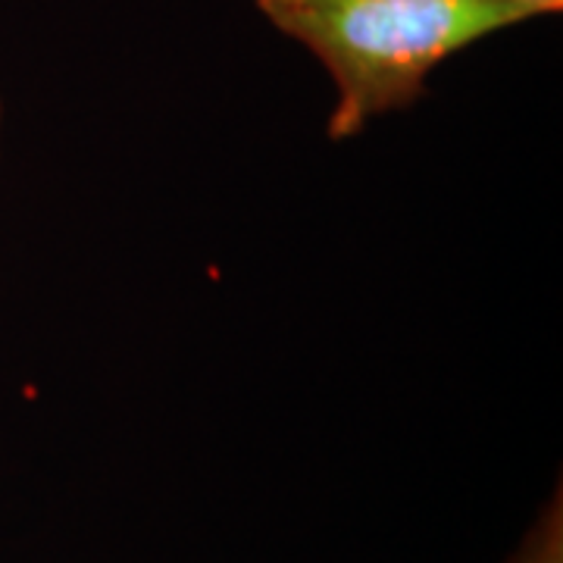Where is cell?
<instances>
[{"label":"cell","instance_id":"cell-2","mask_svg":"<svg viewBox=\"0 0 563 563\" xmlns=\"http://www.w3.org/2000/svg\"><path fill=\"white\" fill-rule=\"evenodd\" d=\"M504 563H563V495L554 488L551 501L539 510V517L526 529L520 544Z\"/></svg>","mask_w":563,"mask_h":563},{"label":"cell","instance_id":"cell-3","mask_svg":"<svg viewBox=\"0 0 563 563\" xmlns=\"http://www.w3.org/2000/svg\"><path fill=\"white\" fill-rule=\"evenodd\" d=\"M504 3H514V7H520L529 20L551 16V13H561L563 10V0H504Z\"/></svg>","mask_w":563,"mask_h":563},{"label":"cell","instance_id":"cell-4","mask_svg":"<svg viewBox=\"0 0 563 563\" xmlns=\"http://www.w3.org/2000/svg\"><path fill=\"white\" fill-rule=\"evenodd\" d=\"M3 132H7V103L0 95V161H3Z\"/></svg>","mask_w":563,"mask_h":563},{"label":"cell","instance_id":"cell-1","mask_svg":"<svg viewBox=\"0 0 563 563\" xmlns=\"http://www.w3.org/2000/svg\"><path fill=\"white\" fill-rule=\"evenodd\" d=\"M285 38L307 47L335 85L325 139L351 141L429 95L461 51L529 22L504 0H254Z\"/></svg>","mask_w":563,"mask_h":563}]
</instances>
